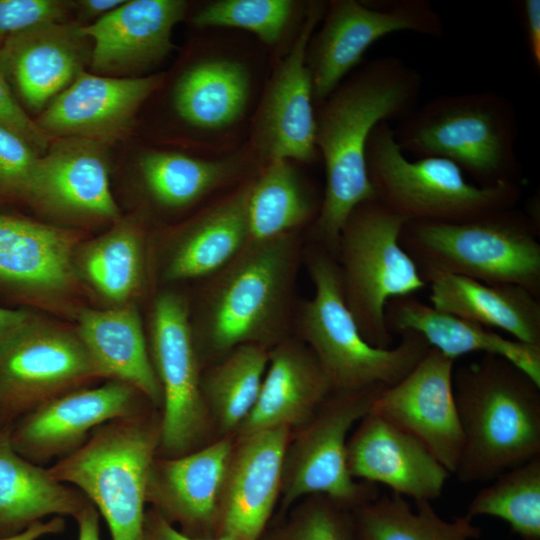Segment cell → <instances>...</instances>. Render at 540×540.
<instances>
[{"label": "cell", "mask_w": 540, "mask_h": 540, "mask_svg": "<svg viewBox=\"0 0 540 540\" xmlns=\"http://www.w3.org/2000/svg\"><path fill=\"white\" fill-rule=\"evenodd\" d=\"M163 82V74L115 77L84 70L34 120L51 140L74 137L108 146L130 133L140 107Z\"/></svg>", "instance_id": "cell-18"}, {"label": "cell", "mask_w": 540, "mask_h": 540, "mask_svg": "<svg viewBox=\"0 0 540 540\" xmlns=\"http://www.w3.org/2000/svg\"><path fill=\"white\" fill-rule=\"evenodd\" d=\"M75 331L100 379L126 383L154 408H162L161 386L133 303L103 310L85 309Z\"/></svg>", "instance_id": "cell-29"}, {"label": "cell", "mask_w": 540, "mask_h": 540, "mask_svg": "<svg viewBox=\"0 0 540 540\" xmlns=\"http://www.w3.org/2000/svg\"><path fill=\"white\" fill-rule=\"evenodd\" d=\"M96 379L76 331L36 316L0 353V428Z\"/></svg>", "instance_id": "cell-13"}, {"label": "cell", "mask_w": 540, "mask_h": 540, "mask_svg": "<svg viewBox=\"0 0 540 540\" xmlns=\"http://www.w3.org/2000/svg\"><path fill=\"white\" fill-rule=\"evenodd\" d=\"M35 317L36 315L29 310L0 306V353Z\"/></svg>", "instance_id": "cell-45"}, {"label": "cell", "mask_w": 540, "mask_h": 540, "mask_svg": "<svg viewBox=\"0 0 540 540\" xmlns=\"http://www.w3.org/2000/svg\"><path fill=\"white\" fill-rule=\"evenodd\" d=\"M149 405L134 387L108 380L65 393L24 415L11 426L10 440L20 455L43 466L79 449L102 424L145 412Z\"/></svg>", "instance_id": "cell-15"}, {"label": "cell", "mask_w": 540, "mask_h": 540, "mask_svg": "<svg viewBox=\"0 0 540 540\" xmlns=\"http://www.w3.org/2000/svg\"><path fill=\"white\" fill-rule=\"evenodd\" d=\"M413 510L405 497L382 495L352 511L356 540H477L481 529L467 515L448 521L430 501L416 502Z\"/></svg>", "instance_id": "cell-35"}, {"label": "cell", "mask_w": 540, "mask_h": 540, "mask_svg": "<svg viewBox=\"0 0 540 540\" xmlns=\"http://www.w3.org/2000/svg\"><path fill=\"white\" fill-rule=\"evenodd\" d=\"M347 464L356 480L384 484L416 502L440 497L450 476L419 439L372 410L348 438Z\"/></svg>", "instance_id": "cell-22"}, {"label": "cell", "mask_w": 540, "mask_h": 540, "mask_svg": "<svg viewBox=\"0 0 540 540\" xmlns=\"http://www.w3.org/2000/svg\"><path fill=\"white\" fill-rule=\"evenodd\" d=\"M64 529L63 517L54 516L48 521H39L16 535L0 537V540H38L49 534L61 533Z\"/></svg>", "instance_id": "cell-46"}, {"label": "cell", "mask_w": 540, "mask_h": 540, "mask_svg": "<svg viewBox=\"0 0 540 540\" xmlns=\"http://www.w3.org/2000/svg\"><path fill=\"white\" fill-rule=\"evenodd\" d=\"M268 361V348L243 344L201 374V391L212 423L224 436L236 433L253 409Z\"/></svg>", "instance_id": "cell-36"}, {"label": "cell", "mask_w": 540, "mask_h": 540, "mask_svg": "<svg viewBox=\"0 0 540 540\" xmlns=\"http://www.w3.org/2000/svg\"><path fill=\"white\" fill-rule=\"evenodd\" d=\"M125 0H80L74 2V6L78 9L81 17L86 19L101 18L110 13Z\"/></svg>", "instance_id": "cell-48"}, {"label": "cell", "mask_w": 540, "mask_h": 540, "mask_svg": "<svg viewBox=\"0 0 540 540\" xmlns=\"http://www.w3.org/2000/svg\"><path fill=\"white\" fill-rule=\"evenodd\" d=\"M143 540H228L221 537L199 538L182 533L153 508L146 510Z\"/></svg>", "instance_id": "cell-44"}, {"label": "cell", "mask_w": 540, "mask_h": 540, "mask_svg": "<svg viewBox=\"0 0 540 540\" xmlns=\"http://www.w3.org/2000/svg\"><path fill=\"white\" fill-rule=\"evenodd\" d=\"M260 166L249 145L227 155L202 158L182 152L149 150L140 155L142 186L153 204L179 211L238 185Z\"/></svg>", "instance_id": "cell-30"}, {"label": "cell", "mask_w": 540, "mask_h": 540, "mask_svg": "<svg viewBox=\"0 0 540 540\" xmlns=\"http://www.w3.org/2000/svg\"><path fill=\"white\" fill-rule=\"evenodd\" d=\"M294 163L274 160L253 176L248 200L249 242L302 232L316 219L322 198L316 196Z\"/></svg>", "instance_id": "cell-34"}, {"label": "cell", "mask_w": 540, "mask_h": 540, "mask_svg": "<svg viewBox=\"0 0 540 540\" xmlns=\"http://www.w3.org/2000/svg\"><path fill=\"white\" fill-rule=\"evenodd\" d=\"M187 7L182 0H130L80 25L82 34L92 41V70L114 76L155 65L174 48L172 30Z\"/></svg>", "instance_id": "cell-23"}, {"label": "cell", "mask_w": 540, "mask_h": 540, "mask_svg": "<svg viewBox=\"0 0 540 540\" xmlns=\"http://www.w3.org/2000/svg\"><path fill=\"white\" fill-rule=\"evenodd\" d=\"M80 24L57 22L16 34L0 47V69L21 102L33 112L64 91L90 60Z\"/></svg>", "instance_id": "cell-24"}, {"label": "cell", "mask_w": 540, "mask_h": 540, "mask_svg": "<svg viewBox=\"0 0 540 540\" xmlns=\"http://www.w3.org/2000/svg\"><path fill=\"white\" fill-rule=\"evenodd\" d=\"M291 429L237 437L222 494L216 537L259 540L280 498Z\"/></svg>", "instance_id": "cell-21"}, {"label": "cell", "mask_w": 540, "mask_h": 540, "mask_svg": "<svg viewBox=\"0 0 540 540\" xmlns=\"http://www.w3.org/2000/svg\"><path fill=\"white\" fill-rule=\"evenodd\" d=\"M423 78L402 59L383 56L351 72L316 108L315 144L325 166V188L310 226L311 243L335 255L350 213L376 199L366 167L371 131L400 121L417 106Z\"/></svg>", "instance_id": "cell-1"}, {"label": "cell", "mask_w": 540, "mask_h": 540, "mask_svg": "<svg viewBox=\"0 0 540 540\" xmlns=\"http://www.w3.org/2000/svg\"><path fill=\"white\" fill-rule=\"evenodd\" d=\"M465 515L497 517L522 540H540V455L498 475L476 493Z\"/></svg>", "instance_id": "cell-37"}, {"label": "cell", "mask_w": 540, "mask_h": 540, "mask_svg": "<svg viewBox=\"0 0 540 540\" xmlns=\"http://www.w3.org/2000/svg\"><path fill=\"white\" fill-rule=\"evenodd\" d=\"M520 12L529 57L540 70V0L521 1Z\"/></svg>", "instance_id": "cell-43"}, {"label": "cell", "mask_w": 540, "mask_h": 540, "mask_svg": "<svg viewBox=\"0 0 540 540\" xmlns=\"http://www.w3.org/2000/svg\"><path fill=\"white\" fill-rule=\"evenodd\" d=\"M160 431L161 416L150 409L114 419L48 468L56 480L78 489L95 506L112 540H143L147 480Z\"/></svg>", "instance_id": "cell-7"}, {"label": "cell", "mask_w": 540, "mask_h": 540, "mask_svg": "<svg viewBox=\"0 0 540 540\" xmlns=\"http://www.w3.org/2000/svg\"><path fill=\"white\" fill-rule=\"evenodd\" d=\"M385 321L394 336L414 331L443 355L456 359L474 352L502 357L540 385V346L508 339L495 330L438 310L415 295L391 299Z\"/></svg>", "instance_id": "cell-28"}, {"label": "cell", "mask_w": 540, "mask_h": 540, "mask_svg": "<svg viewBox=\"0 0 540 540\" xmlns=\"http://www.w3.org/2000/svg\"><path fill=\"white\" fill-rule=\"evenodd\" d=\"M107 147L83 138L52 139L21 202L62 219L115 222L120 211L110 189Z\"/></svg>", "instance_id": "cell-16"}, {"label": "cell", "mask_w": 540, "mask_h": 540, "mask_svg": "<svg viewBox=\"0 0 540 540\" xmlns=\"http://www.w3.org/2000/svg\"><path fill=\"white\" fill-rule=\"evenodd\" d=\"M40 156L22 137L0 125V202L21 201Z\"/></svg>", "instance_id": "cell-40"}, {"label": "cell", "mask_w": 540, "mask_h": 540, "mask_svg": "<svg viewBox=\"0 0 540 540\" xmlns=\"http://www.w3.org/2000/svg\"><path fill=\"white\" fill-rule=\"evenodd\" d=\"M464 444L455 473L486 482L540 455V385L508 360L483 354L453 371Z\"/></svg>", "instance_id": "cell-3"}, {"label": "cell", "mask_w": 540, "mask_h": 540, "mask_svg": "<svg viewBox=\"0 0 540 540\" xmlns=\"http://www.w3.org/2000/svg\"><path fill=\"white\" fill-rule=\"evenodd\" d=\"M254 78L240 56L212 50L194 59L178 75L171 105L187 127L212 139L240 126L252 104Z\"/></svg>", "instance_id": "cell-25"}, {"label": "cell", "mask_w": 540, "mask_h": 540, "mask_svg": "<svg viewBox=\"0 0 540 540\" xmlns=\"http://www.w3.org/2000/svg\"><path fill=\"white\" fill-rule=\"evenodd\" d=\"M259 540H356L352 511L324 495L302 498Z\"/></svg>", "instance_id": "cell-39"}, {"label": "cell", "mask_w": 540, "mask_h": 540, "mask_svg": "<svg viewBox=\"0 0 540 540\" xmlns=\"http://www.w3.org/2000/svg\"><path fill=\"white\" fill-rule=\"evenodd\" d=\"M455 360L429 348L398 383L384 388L372 411L419 439L455 474L464 438L453 392Z\"/></svg>", "instance_id": "cell-17"}, {"label": "cell", "mask_w": 540, "mask_h": 540, "mask_svg": "<svg viewBox=\"0 0 540 540\" xmlns=\"http://www.w3.org/2000/svg\"><path fill=\"white\" fill-rule=\"evenodd\" d=\"M422 278L434 308L540 346V299L525 288L441 272H429Z\"/></svg>", "instance_id": "cell-31"}, {"label": "cell", "mask_w": 540, "mask_h": 540, "mask_svg": "<svg viewBox=\"0 0 540 540\" xmlns=\"http://www.w3.org/2000/svg\"><path fill=\"white\" fill-rule=\"evenodd\" d=\"M400 31L440 38L444 23L427 0L327 2L306 54L315 107L355 69L371 45Z\"/></svg>", "instance_id": "cell-12"}, {"label": "cell", "mask_w": 540, "mask_h": 540, "mask_svg": "<svg viewBox=\"0 0 540 540\" xmlns=\"http://www.w3.org/2000/svg\"><path fill=\"white\" fill-rule=\"evenodd\" d=\"M327 2L311 1L294 41L265 85L253 117L249 147L259 166L274 160L312 163L316 144V107L306 62L308 43Z\"/></svg>", "instance_id": "cell-14"}, {"label": "cell", "mask_w": 540, "mask_h": 540, "mask_svg": "<svg viewBox=\"0 0 540 540\" xmlns=\"http://www.w3.org/2000/svg\"><path fill=\"white\" fill-rule=\"evenodd\" d=\"M518 132L513 101L490 90L439 95L393 127L405 155L447 159L479 186L521 183Z\"/></svg>", "instance_id": "cell-5"}, {"label": "cell", "mask_w": 540, "mask_h": 540, "mask_svg": "<svg viewBox=\"0 0 540 540\" xmlns=\"http://www.w3.org/2000/svg\"><path fill=\"white\" fill-rule=\"evenodd\" d=\"M536 219L516 207L458 223L408 221L400 243L421 276L441 272L486 284H511L540 297Z\"/></svg>", "instance_id": "cell-6"}, {"label": "cell", "mask_w": 540, "mask_h": 540, "mask_svg": "<svg viewBox=\"0 0 540 540\" xmlns=\"http://www.w3.org/2000/svg\"><path fill=\"white\" fill-rule=\"evenodd\" d=\"M366 167L376 200L406 222H465L514 208L522 195L521 185L513 182L472 183L444 158L409 160L389 122H381L371 131Z\"/></svg>", "instance_id": "cell-8"}, {"label": "cell", "mask_w": 540, "mask_h": 540, "mask_svg": "<svg viewBox=\"0 0 540 540\" xmlns=\"http://www.w3.org/2000/svg\"><path fill=\"white\" fill-rule=\"evenodd\" d=\"M249 242L204 278L190 323L201 362L212 364L243 344L271 349L291 336L303 236Z\"/></svg>", "instance_id": "cell-2"}, {"label": "cell", "mask_w": 540, "mask_h": 540, "mask_svg": "<svg viewBox=\"0 0 540 540\" xmlns=\"http://www.w3.org/2000/svg\"><path fill=\"white\" fill-rule=\"evenodd\" d=\"M254 175L214 199L168 235L161 265L163 281L204 279L246 247L248 200Z\"/></svg>", "instance_id": "cell-26"}, {"label": "cell", "mask_w": 540, "mask_h": 540, "mask_svg": "<svg viewBox=\"0 0 540 540\" xmlns=\"http://www.w3.org/2000/svg\"><path fill=\"white\" fill-rule=\"evenodd\" d=\"M90 501L20 455L10 429L0 428V537L16 535L47 516L76 517Z\"/></svg>", "instance_id": "cell-32"}, {"label": "cell", "mask_w": 540, "mask_h": 540, "mask_svg": "<svg viewBox=\"0 0 540 540\" xmlns=\"http://www.w3.org/2000/svg\"><path fill=\"white\" fill-rule=\"evenodd\" d=\"M385 386L332 392L289 442L283 464L281 513L304 497L320 494L353 511L377 498L376 484L358 481L347 464L348 434Z\"/></svg>", "instance_id": "cell-10"}, {"label": "cell", "mask_w": 540, "mask_h": 540, "mask_svg": "<svg viewBox=\"0 0 540 540\" xmlns=\"http://www.w3.org/2000/svg\"><path fill=\"white\" fill-rule=\"evenodd\" d=\"M100 514L92 503H89L76 517L78 540H101Z\"/></svg>", "instance_id": "cell-47"}, {"label": "cell", "mask_w": 540, "mask_h": 540, "mask_svg": "<svg viewBox=\"0 0 540 540\" xmlns=\"http://www.w3.org/2000/svg\"><path fill=\"white\" fill-rule=\"evenodd\" d=\"M306 7L293 0H216L202 6L191 21L199 28L242 29L265 45L276 46Z\"/></svg>", "instance_id": "cell-38"}, {"label": "cell", "mask_w": 540, "mask_h": 540, "mask_svg": "<svg viewBox=\"0 0 540 540\" xmlns=\"http://www.w3.org/2000/svg\"><path fill=\"white\" fill-rule=\"evenodd\" d=\"M303 261L314 294L298 302L293 329L320 363L333 392L390 387L403 379L429 350L424 338L407 330L389 349L370 345L345 302L335 256L310 242Z\"/></svg>", "instance_id": "cell-4"}, {"label": "cell", "mask_w": 540, "mask_h": 540, "mask_svg": "<svg viewBox=\"0 0 540 540\" xmlns=\"http://www.w3.org/2000/svg\"><path fill=\"white\" fill-rule=\"evenodd\" d=\"M332 392L312 351L291 335L269 349L259 396L235 434L243 437L279 427L301 429Z\"/></svg>", "instance_id": "cell-27"}, {"label": "cell", "mask_w": 540, "mask_h": 540, "mask_svg": "<svg viewBox=\"0 0 540 540\" xmlns=\"http://www.w3.org/2000/svg\"><path fill=\"white\" fill-rule=\"evenodd\" d=\"M405 222L376 199L363 202L343 225L334 255L345 302L364 339L380 349L394 343L387 303L427 286L400 243Z\"/></svg>", "instance_id": "cell-9"}, {"label": "cell", "mask_w": 540, "mask_h": 540, "mask_svg": "<svg viewBox=\"0 0 540 540\" xmlns=\"http://www.w3.org/2000/svg\"><path fill=\"white\" fill-rule=\"evenodd\" d=\"M0 125L13 131L43 155L51 139L30 118L0 69Z\"/></svg>", "instance_id": "cell-42"}, {"label": "cell", "mask_w": 540, "mask_h": 540, "mask_svg": "<svg viewBox=\"0 0 540 540\" xmlns=\"http://www.w3.org/2000/svg\"><path fill=\"white\" fill-rule=\"evenodd\" d=\"M76 273L111 306L132 303L146 273L145 234L139 219L119 218L104 234L80 243Z\"/></svg>", "instance_id": "cell-33"}, {"label": "cell", "mask_w": 540, "mask_h": 540, "mask_svg": "<svg viewBox=\"0 0 540 540\" xmlns=\"http://www.w3.org/2000/svg\"><path fill=\"white\" fill-rule=\"evenodd\" d=\"M82 234L0 213V295L38 303L75 289V252Z\"/></svg>", "instance_id": "cell-20"}, {"label": "cell", "mask_w": 540, "mask_h": 540, "mask_svg": "<svg viewBox=\"0 0 540 540\" xmlns=\"http://www.w3.org/2000/svg\"><path fill=\"white\" fill-rule=\"evenodd\" d=\"M234 445L224 436L184 455H157L148 474L147 503L188 536L216 537Z\"/></svg>", "instance_id": "cell-19"}, {"label": "cell", "mask_w": 540, "mask_h": 540, "mask_svg": "<svg viewBox=\"0 0 540 540\" xmlns=\"http://www.w3.org/2000/svg\"><path fill=\"white\" fill-rule=\"evenodd\" d=\"M149 325L148 348L163 397L157 455L176 457L198 449L212 423L186 298L173 290L160 292Z\"/></svg>", "instance_id": "cell-11"}, {"label": "cell", "mask_w": 540, "mask_h": 540, "mask_svg": "<svg viewBox=\"0 0 540 540\" xmlns=\"http://www.w3.org/2000/svg\"><path fill=\"white\" fill-rule=\"evenodd\" d=\"M74 2L0 0V47L10 37L34 27L65 22Z\"/></svg>", "instance_id": "cell-41"}]
</instances>
